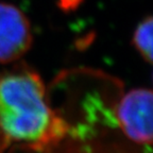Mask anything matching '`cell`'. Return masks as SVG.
<instances>
[{
  "mask_svg": "<svg viewBox=\"0 0 153 153\" xmlns=\"http://www.w3.org/2000/svg\"><path fill=\"white\" fill-rule=\"evenodd\" d=\"M152 17L149 16L138 25L133 36V45L145 61H152Z\"/></svg>",
  "mask_w": 153,
  "mask_h": 153,
  "instance_id": "obj_4",
  "label": "cell"
},
{
  "mask_svg": "<svg viewBox=\"0 0 153 153\" xmlns=\"http://www.w3.org/2000/svg\"><path fill=\"white\" fill-rule=\"evenodd\" d=\"M68 132V123L49 104L35 70L20 65L0 74V153L14 143L46 150Z\"/></svg>",
  "mask_w": 153,
  "mask_h": 153,
  "instance_id": "obj_1",
  "label": "cell"
},
{
  "mask_svg": "<svg viewBox=\"0 0 153 153\" xmlns=\"http://www.w3.org/2000/svg\"><path fill=\"white\" fill-rule=\"evenodd\" d=\"M82 0H60V7L64 11H70L79 7Z\"/></svg>",
  "mask_w": 153,
  "mask_h": 153,
  "instance_id": "obj_5",
  "label": "cell"
},
{
  "mask_svg": "<svg viewBox=\"0 0 153 153\" xmlns=\"http://www.w3.org/2000/svg\"><path fill=\"white\" fill-rule=\"evenodd\" d=\"M33 41L28 17L17 7L0 2V64L20 60Z\"/></svg>",
  "mask_w": 153,
  "mask_h": 153,
  "instance_id": "obj_3",
  "label": "cell"
},
{
  "mask_svg": "<svg viewBox=\"0 0 153 153\" xmlns=\"http://www.w3.org/2000/svg\"><path fill=\"white\" fill-rule=\"evenodd\" d=\"M116 119L124 135L133 143L150 147L152 143V91L135 88L120 99Z\"/></svg>",
  "mask_w": 153,
  "mask_h": 153,
  "instance_id": "obj_2",
  "label": "cell"
}]
</instances>
